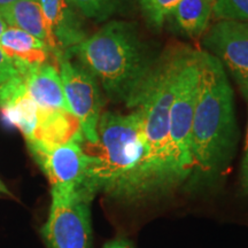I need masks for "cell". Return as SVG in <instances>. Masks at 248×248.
<instances>
[{"label":"cell","instance_id":"1","mask_svg":"<svg viewBox=\"0 0 248 248\" xmlns=\"http://www.w3.org/2000/svg\"><path fill=\"white\" fill-rule=\"evenodd\" d=\"M63 52L95 77L109 100L131 109L138 107L161 57L137 24L121 20Z\"/></svg>","mask_w":248,"mask_h":248},{"label":"cell","instance_id":"2","mask_svg":"<svg viewBox=\"0 0 248 248\" xmlns=\"http://www.w3.org/2000/svg\"><path fill=\"white\" fill-rule=\"evenodd\" d=\"M238 142L233 91L225 68L200 51V77L191 133L192 190L218 181L233 157Z\"/></svg>","mask_w":248,"mask_h":248},{"label":"cell","instance_id":"3","mask_svg":"<svg viewBox=\"0 0 248 248\" xmlns=\"http://www.w3.org/2000/svg\"><path fill=\"white\" fill-rule=\"evenodd\" d=\"M86 142V141H85ZM144 116L139 108L131 113L105 111L98 123V142H86L91 157L89 187L121 201L140 200V169L145 156Z\"/></svg>","mask_w":248,"mask_h":248},{"label":"cell","instance_id":"4","mask_svg":"<svg viewBox=\"0 0 248 248\" xmlns=\"http://www.w3.org/2000/svg\"><path fill=\"white\" fill-rule=\"evenodd\" d=\"M187 49L186 46H175L161 54L137 107L144 116L146 142L140 169V200L166 193L182 184L171 157L169 116Z\"/></svg>","mask_w":248,"mask_h":248},{"label":"cell","instance_id":"5","mask_svg":"<svg viewBox=\"0 0 248 248\" xmlns=\"http://www.w3.org/2000/svg\"><path fill=\"white\" fill-rule=\"evenodd\" d=\"M200 77V51L188 47L179 71L169 116V140L173 167L181 183L192 170L191 133Z\"/></svg>","mask_w":248,"mask_h":248},{"label":"cell","instance_id":"6","mask_svg":"<svg viewBox=\"0 0 248 248\" xmlns=\"http://www.w3.org/2000/svg\"><path fill=\"white\" fill-rule=\"evenodd\" d=\"M94 194L89 191L52 188L48 218L43 228L47 248H91V210Z\"/></svg>","mask_w":248,"mask_h":248},{"label":"cell","instance_id":"7","mask_svg":"<svg viewBox=\"0 0 248 248\" xmlns=\"http://www.w3.org/2000/svg\"><path fill=\"white\" fill-rule=\"evenodd\" d=\"M54 57L58 62L64 97L70 111L79 121L84 140L89 144H97L98 123L104 104L100 84L85 67L63 51Z\"/></svg>","mask_w":248,"mask_h":248},{"label":"cell","instance_id":"8","mask_svg":"<svg viewBox=\"0 0 248 248\" xmlns=\"http://www.w3.org/2000/svg\"><path fill=\"white\" fill-rule=\"evenodd\" d=\"M84 140H71L57 146L29 142L28 146L36 162L47 176L52 188L61 191L85 190L89 187L91 157L83 148Z\"/></svg>","mask_w":248,"mask_h":248},{"label":"cell","instance_id":"9","mask_svg":"<svg viewBox=\"0 0 248 248\" xmlns=\"http://www.w3.org/2000/svg\"><path fill=\"white\" fill-rule=\"evenodd\" d=\"M206 52L215 57L233 76L248 95V23L221 20L206 30L202 38Z\"/></svg>","mask_w":248,"mask_h":248},{"label":"cell","instance_id":"10","mask_svg":"<svg viewBox=\"0 0 248 248\" xmlns=\"http://www.w3.org/2000/svg\"><path fill=\"white\" fill-rule=\"evenodd\" d=\"M0 113L8 125L23 133L27 141L32 138L40 109L30 97L22 75H15L0 84Z\"/></svg>","mask_w":248,"mask_h":248},{"label":"cell","instance_id":"11","mask_svg":"<svg viewBox=\"0 0 248 248\" xmlns=\"http://www.w3.org/2000/svg\"><path fill=\"white\" fill-rule=\"evenodd\" d=\"M55 47L66 51L86 38L82 18L67 0H38Z\"/></svg>","mask_w":248,"mask_h":248},{"label":"cell","instance_id":"12","mask_svg":"<svg viewBox=\"0 0 248 248\" xmlns=\"http://www.w3.org/2000/svg\"><path fill=\"white\" fill-rule=\"evenodd\" d=\"M0 47L16 68L18 75L24 76L33 68L48 62L53 51L44 42L26 31L6 27L0 35Z\"/></svg>","mask_w":248,"mask_h":248},{"label":"cell","instance_id":"13","mask_svg":"<svg viewBox=\"0 0 248 248\" xmlns=\"http://www.w3.org/2000/svg\"><path fill=\"white\" fill-rule=\"evenodd\" d=\"M28 92L43 110H69L58 68L46 62L23 76Z\"/></svg>","mask_w":248,"mask_h":248},{"label":"cell","instance_id":"14","mask_svg":"<svg viewBox=\"0 0 248 248\" xmlns=\"http://www.w3.org/2000/svg\"><path fill=\"white\" fill-rule=\"evenodd\" d=\"M71 140H84L77 117L69 110L40 109L38 125L27 142L57 146Z\"/></svg>","mask_w":248,"mask_h":248},{"label":"cell","instance_id":"15","mask_svg":"<svg viewBox=\"0 0 248 248\" xmlns=\"http://www.w3.org/2000/svg\"><path fill=\"white\" fill-rule=\"evenodd\" d=\"M0 18L7 27L26 31L44 42L53 51L54 55L60 52L49 35L38 0H17L0 9Z\"/></svg>","mask_w":248,"mask_h":248},{"label":"cell","instance_id":"16","mask_svg":"<svg viewBox=\"0 0 248 248\" xmlns=\"http://www.w3.org/2000/svg\"><path fill=\"white\" fill-rule=\"evenodd\" d=\"M214 4L215 0H181L170 15L183 32L199 37L208 29Z\"/></svg>","mask_w":248,"mask_h":248},{"label":"cell","instance_id":"17","mask_svg":"<svg viewBox=\"0 0 248 248\" xmlns=\"http://www.w3.org/2000/svg\"><path fill=\"white\" fill-rule=\"evenodd\" d=\"M67 2L80 16L104 22L121 13L126 0H67Z\"/></svg>","mask_w":248,"mask_h":248},{"label":"cell","instance_id":"18","mask_svg":"<svg viewBox=\"0 0 248 248\" xmlns=\"http://www.w3.org/2000/svg\"><path fill=\"white\" fill-rule=\"evenodd\" d=\"M148 26L161 29L181 0H137Z\"/></svg>","mask_w":248,"mask_h":248},{"label":"cell","instance_id":"19","mask_svg":"<svg viewBox=\"0 0 248 248\" xmlns=\"http://www.w3.org/2000/svg\"><path fill=\"white\" fill-rule=\"evenodd\" d=\"M213 13L219 20L248 23V0H215Z\"/></svg>","mask_w":248,"mask_h":248},{"label":"cell","instance_id":"20","mask_svg":"<svg viewBox=\"0 0 248 248\" xmlns=\"http://www.w3.org/2000/svg\"><path fill=\"white\" fill-rule=\"evenodd\" d=\"M15 75H18L16 68L12 63V61L7 58L5 52L0 47V84L6 82Z\"/></svg>","mask_w":248,"mask_h":248},{"label":"cell","instance_id":"21","mask_svg":"<svg viewBox=\"0 0 248 248\" xmlns=\"http://www.w3.org/2000/svg\"><path fill=\"white\" fill-rule=\"evenodd\" d=\"M248 101V95L246 97ZM240 184L241 188L245 195L248 197V126H247V135H246V144H245V153L244 159L241 162V172H240Z\"/></svg>","mask_w":248,"mask_h":248},{"label":"cell","instance_id":"22","mask_svg":"<svg viewBox=\"0 0 248 248\" xmlns=\"http://www.w3.org/2000/svg\"><path fill=\"white\" fill-rule=\"evenodd\" d=\"M120 243L121 239H116V240H111L109 243H107L105 245L104 248H120Z\"/></svg>","mask_w":248,"mask_h":248},{"label":"cell","instance_id":"23","mask_svg":"<svg viewBox=\"0 0 248 248\" xmlns=\"http://www.w3.org/2000/svg\"><path fill=\"white\" fill-rule=\"evenodd\" d=\"M15 1H17V0H0V9L6 7V6L13 4Z\"/></svg>","mask_w":248,"mask_h":248},{"label":"cell","instance_id":"24","mask_svg":"<svg viewBox=\"0 0 248 248\" xmlns=\"http://www.w3.org/2000/svg\"><path fill=\"white\" fill-rule=\"evenodd\" d=\"M0 193H2V194H11V193H9L8 188L6 187L5 184L1 181H0Z\"/></svg>","mask_w":248,"mask_h":248},{"label":"cell","instance_id":"25","mask_svg":"<svg viewBox=\"0 0 248 248\" xmlns=\"http://www.w3.org/2000/svg\"><path fill=\"white\" fill-rule=\"evenodd\" d=\"M120 248H132V247H131V245L129 244V241H126V240H124V239H121Z\"/></svg>","mask_w":248,"mask_h":248},{"label":"cell","instance_id":"26","mask_svg":"<svg viewBox=\"0 0 248 248\" xmlns=\"http://www.w3.org/2000/svg\"><path fill=\"white\" fill-rule=\"evenodd\" d=\"M6 27H7V26H6L4 21H2L1 18H0V35H1V33L4 32V30L6 29Z\"/></svg>","mask_w":248,"mask_h":248}]
</instances>
